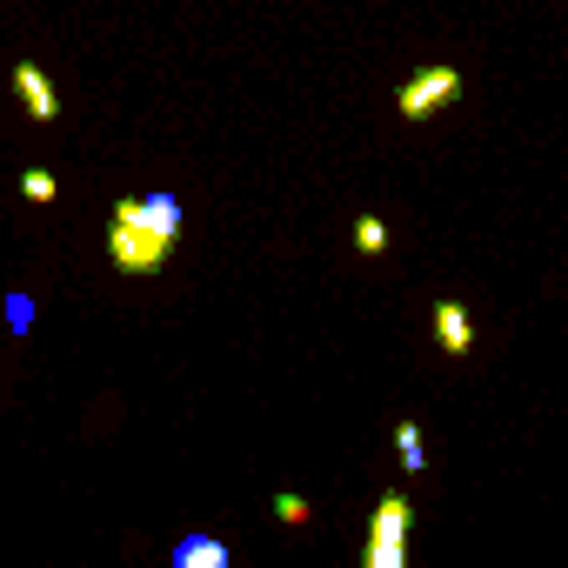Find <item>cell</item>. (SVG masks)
<instances>
[{
	"instance_id": "obj_2",
	"label": "cell",
	"mask_w": 568,
	"mask_h": 568,
	"mask_svg": "<svg viewBox=\"0 0 568 568\" xmlns=\"http://www.w3.org/2000/svg\"><path fill=\"white\" fill-rule=\"evenodd\" d=\"M408 528H415V501L402 488H388L368 515V548L362 568H408Z\"/></svg>"
},
{
	"instance_id": "obj_5",
	"label": "cell",
	"mask_w": 568,
	"mask_h": 568,
	"mask_svg": "<svg viewBox=\"0 0 568 568\" xmlns=\"http://www.w3.org/2000/svg\"><path fill=\"white\" fill-rule=\"evenodd\" d=\"M435 342H442V355H468L475 348V315L462 302H435Z\"/></svg>"
},
{
	"instance_id": "obj_7",
	"label": "cell",
	"mask_w": 568,
	"mask_h": 568,
	"mask_svg": "<svg viewBox=\"0 0 568 568\" xmlns=\"http://www.w3.org/2000/svg\"><path fill=\"white\" fill-rule=\"evenodd\" d=\"M134 214H141L154 234L181 241V201H174V194H141V201H134Z\"/></svg>"
},
{
	"instance_id": "obj_9",
	"label": "cell",
	"mask_w": 568,
	"mask_h": 568,
	"mask_svg": "<svg viewBox=\"0 0 568 568\" xmlns=\"http://www.w3.org/2000/svg\"><path fill=\"white\" fill-rule=\"evenodd\" d=\"M355 247H362V254H388V221H382V214H362V221H355Z\"/></svg>"
},
{
	"instance_id": "obj_1",
	"label": "cell",
	"mask_w": 568,
	"mask_h": 568,
	"mask_svg": "<svg viewBox=\"0 0 568 568\" xmlns=\"http://www.w3.org/2000/svg\"><path fill=\"white\" fill-rule=\"evenodd\" d=\"M108 254H114V267H121V274H154V267H168L174 241H168V234H154V227L134 214V201H121V207H114V221H108Z\"/></svg>"
},
{
	"instance_id": "obj_10",
	"label": "cell",
	"mask_w": 568,
	"mask_h": 568,
	"mask_svg": "<svg viewBox=\"0 0 568 568\" xmlns=\"http://www.w3.org/2000/svg\"><path fill=\"white\" fill-rule=\"evenodd\" d=\"M21 194H28V201H41V207H48V201H54V194H61V181H54V174H48V168H28V174H21Z\"/></svg>"
},
{
	"instance_id": "obj_4",
	"label": "cell",
	"mask_w": 568,
	"mask_h": 568,
	"mask_svg": "<svg viewBox=\"0 0 568 568\" xmlns=\"http://www.w3.org/2000/svg\"><path fill=\"white\" fill-rule=\"evenodd\" d=\"M14 94H21L28 121H41V128H48V121H61V94H54V81H48L34 61H21V68H14Z\"/></svg>"
},
{
	"instance_id": "obj_3",
	"label": "cell",
	"mask_w": 568,
	"mask_h": 568,
	"mask_svg": "<svg viewBox=\"0 0 568 568\" xmlns=\"http://www.w3.org/2000/svg\"><path fill=\"white\" fill-rule=\"evenodd\" d=\"M455 101H462V74H455V68H422V74L402 81L395 114H402V121H428V114H442V108H455Z\"/></svg>"
},
{
	"instance_id": "obj_8",
	"label": "cell",
	"mask_w": 568,
	"mask_h": 568,
	"mask_svg": "<svg viewBox=\"0 0 568 568\" xmlns=\"http://www.w3.org/2000/svg\"><path fill=\"white\" fill-rule=\"evenodd\" d=\"M395 462H402L408 475H422V468H428V442H422V422H395Z\"/></svg>"
},
{
	"instance_id": "obj_6",
	"label": "cell",
	"mask_w": 568,
	"mask_h": 568,
	"mask_svg": "<svg viewBox=\"0 0 568 568\" xmlns=\"http://www.w3.org/2000/svg\"><path fill=\"white\" fill-rule=\"evenodd\" d=\"M168 568H234V555H227L221 535H181L174 555H168Z\"/></svg>"
},
{
	"instance_id": "obj_11",
	"label": "cell",
	"mask_w": 568,
	"mask_h": 568,
	"mask_svg": "<svg viewBox=\"0 0 568 568\" xmlns=\"http://www.w3.org/2000/svg\"><path fill=\"white\" fill-rule=\"evenodd\" d=\"M274 515L288 521V528H302V521H308V501H302V495H274Z\"/></svg>"
}]
</instances>
